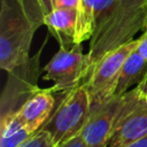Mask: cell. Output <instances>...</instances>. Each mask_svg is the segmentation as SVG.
I'll list each match as a JSON object with an SVG mask.
<instances>
[{"mask_svg": "<svg viewBox=\"0 0 147 147\" xmlns=\"http://www.w3.org/2000/svg\"><path fill=\"white\" fill-rule=\"evenodd\" d=\"M77 10L78 9L54 8L42 18V23L47 26L49 33L56 38L60 46H65L68 44L74 45Z\"/></svg>", "mask_w": 147, "mask_h": 147, "instance_id": "obj_9", "label": "cell"}, {"mask_svg": "<svg viewBox=\"0 0 147 147\" xmlns=\"http://www.w3.org/2000/svg\"><path fill=\"white\" fill-rule=\"evenodd\" d=\"M147 136V99L139 86L124 94V102L107 147H125Z\"/></svg>", "mask_w": 147, "mask_h": 147, "instance_id": "obj_6", "label": "cell"}, {"mask_svg": "<svg viewBox=\"0 0 147 147\" xmlns=\"http://www.w3.org/2000/svg\"><path fill=\"white\" fill-rule=\"evenodd\" d=\"M124 94L114 95L92 107L90 117L80 133L86 147H107L124 102Z\"/></svg>", "mask_w": 147, "mask_h": 147, "instance_id": "obj_7", "label": "cell"}, {"mask_svg": "<svg viewBox=\"0 0 147 147\" xmlns=\"http://www.w3.org/2000/svg\"><path fill=\"white\" fill-rule=\"evenodd\" d=\"M138 86H139V88H140V91H141L142 95L147 99V72L145 74L144 78H142V79H141V82L138 84Z\"/></svg>", "mask_w": 147, "mask_h": 147, "instance_id": "obj_19", "label": "cell"}, {"mask_svg": "<svg viewBox=\"0 0 147 147\" xmlns=\"http://www.w3.org/2000/svg\"><path fill=\"white\" fill-rule=\"evenodd\" d=\"M33 133L20 119L16 111H8L1 115L0 147H18Z\"/></svg>", "mask_w": 147, "mask_h": 147, "instance_id": "obj_11", "label": "cell"}, {"mask_svg": "<svg viewBox=\"0 0 147 147\" xmlns=\"http://www.w3.org/2000/svg\"><path fill=\"white\" fill-rule=\"evenodd\" d=\"M42 79L52 80L53 92L67 93L85 83L91 76L87 54L83 53L80 44H74L71 48L60 46L48 63L42 68Z\"/></svg>", "mask_w": 147, "mask_h": 147, "instance_id": "obj_4", "label": "cell"}, {"mask_svg": "<svg viewBox=\"0 0 147 147\" xmlns=\"http://www.w3.org/2000/svg\"><path fill=\"white\" fill-rule=\"evenodd\" d=\"M137 51L147 60V28L145 29L141 37H139V44L137 46Z\"/></svg>", "mask_w": 147, "mask_h": 147, "instance_id": "obj_15", "label": "cell"}, {"mask_svg": "<svg viewBox=\"0 0 147 147\" xmlns=\"http://www.w3.org/2000/svg\"><path fill=\"white\" fill-rule=\"evenodd\" d=\"M52 88H37L16 109V114L24 125L37 132L53 114L55 99Z\"/></svg>", "mask_w": 147, "mask_h": 147, "instance_id": "obj_8", "label": "cell"}, {"mask_svg": "<svg viewBox=\"0 0 147 147\" xmlns=\"http://www.w3.org/2000/svg\"><path fill=\"white\" fill-rule=\"evenodd\" d=\"M39 2H40V6H41L44 16H45L47 13H49V11L54 8V2H55V0H39Z\"/></svg>", "mask_w": 147, "mask_h": 147, "instance_id": "obj_17", "label": "cell"}, {"mask_svg": "<svg viewBox=\"0 0 147 147\" xmlns=\"http://www.w3.org/2000/svg\"><path fill=\"white\" fill-rule=\"evenodd\" d=\"M146 72L147 60L140 55L136 47V49L126 57L122 67L114 95H123L124 93H126L132 85L139 84L141 82Z\"/></svg>", "mask_w": 147, "mask_h": 147, "instance_id": "obj_10", "label": "cell"}, {"mask_svg": "<svg viewBox=\"0 0 147 147\" xmlns=\"http://www.w3.org/2000/svg\"><path fill=\"white\" fill-rule=\"evenodd\" d=\"M55 147H86V145H85V142L83 140L82 134H78L77 137L70 139L69 141L60 144V145H56Z\"/></svg>", "mask_w": 147, "mask_h": 147, "instance_id": "obj_16", "label": "cell"}, {"mask_svg": "<svg viewBox=\"0 0 147 147\" xmlns=\"http://www.w3.org/2000/svg\"><path fill=\"white\" fill-rule=\"evenodd\" d=\"M93 33L87 52L91 72L103 55L136 39L147 28V0H93Z\"/></svg>", "mask_w": 147, "mask_h": 147, "instance_id": "obj_1", "label": "cell"}, {"mask_svg": "<svg viewBox=\"0 0 147 147\" xmlns=\"http://www.w3.org/2000/svg\"><path fill=\"white\" fill-rule=\"evenodd\" d=\"M91 109V98L83 83L65 93L55 111L40 129L52 136L55 146L67 142L82 133Z\"/></svg>", "mask_w": 147, "mask_h": 147, "instance_id": "obj_3", "label": "cell"}, {"mask_svg": "<svg viewBox=\"0 0 147 147\" xmlns=\"http://www.w3.org/2000/svg\"><path fill=\"white\" fill-rule=\"evenodd\" d=\"M18 147H55L52 136L40 129L33 134H31L24 142H22Z\"/></svg>", "mask_w": 147, "mask_h": 147, "instance_id": "obj_12", "label": "cell"}, {"mask_svg": "<svg viewBox=\"0 0 147 147\" xmlns=\"http://www.w3.org/2000/svg\"><path fill=\"white\" fill-rule=\"evenodd\" d=\"M80 0H55L54 8H70L78 9ZM53 8V9H54Z\"/></svg>", "mask_w": 147, "mask_h": 147, "instance_id": "obj_14", "label": "cell"}, {"mask_svg": "<svg viewBox=\"0 0 147 147\" xmlns=\"http://www.w3.org/2000/svg\"><path fill=\"white\" fill-rule=\"evenodd\" d=\"M125 147H147V136L136 140L134 142H132V144H130Z\"/></svg>", "mask_w": 147, "mask_h": 147, "instance_id": "obj_18", "label": "cell"}, {"mask_svg": "<svg viewBox=\"0 0 147 147\" xmlns=\"http://www.w3.org/2000/svg\"><path fill=\"white\" fill-rule=\"evenodd\" d=\"M22 6L20 0H1L0 8V67L10 72L26 63L34 32L41 25Z\"/></svg>", "mask_w": 147, "mask_h": 147, "instance_id": "obj_2", "label": "cell"}, {"mask_svg": "<svg viewBox=\"0 0 147 147\" xmlns=\"http://www.w3.org/2000/svg\"><path fill=\"white\" fill-rule=\"evenodd\" d=\"M139 38L107 53L93 67L90 78L84 83L91 98L92 107L114 96L119 74L126 57L136 49Z\"/></svg>", "mask_w": 147, "mask_h": 147, "instance_id": "obj_5", "label": "cell"}, {"mask_svg": "<svg viewBox=\"0 0 147 147\" xmlns=\"http://www.w3.org/2000/svg\"><path fill=\"white\" fill-rule=\"evenodd\" d=\"M20 2L22 3V6L25 8V10L34 20H37L40 23H42L44 13H42V9H41V6H40L39 0H20Z\"/></svg>", "mask_w": 147, "mask_h": 147, "instance_id": "obj_13", "label": "cell"}]
</instances>
